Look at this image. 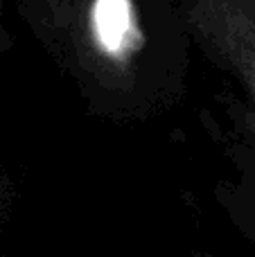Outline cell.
Returning <instances> with one entry per match:
<instances>
[{
	"mask_svg": "<svg viewBox=\"0 0 255 257\" xmlns=\"http://www.w3.org/2000/svg\"><path fill=\"white\" fill-rule=\"evenodd\" d=\"M3 205H5L3 203V187H0V208H3Z\"/></svg>",
	"mask_w": 255,
	"mask_h": 257,
	"instance_id": "cell-5",
	"label": "cell"
},
{
	"mask_svg": "<svg viewBox=\"0 0 255 257\" xmlns=\"http://www.w3.org/2000/svg\"><path fill=\"white\" fill-rule=\"evenodd\" d=\"M246 124H248V133H251L253 142H255V111L253 113H246Z\"/></svg>",
	"mask_w": 255,
	"mask_h": 257,
	"instance_id": "cell-3",
	"label": "cell"
},
{
	"mask_svg": "<svg viewBox=\"0 0 255 257\" xmlns=\"http://www.w3.org/2000/svg\"><path fill=\"white\" fill-rule=\"evenodd\" d=\"M219 199L224 201L230 221L239 228L248 244L255 248V172L244 167L237 181H226L219 187Z\"/></svg>",
	"mask_w": 255,
	"mask_h": 257,
	"instance_id": "cell-2",
	"label": "cell"
},
{
	"mask_svg": "<svg viewBox=\"0 0 255 257\" xmlns=\"http://www.w3.org/2000/svg\"><path fill=\"white\" fill-rule=\"evenodd\" d=\"M7 45V36H5V30H3V0H0V50Z\"/></svg>",
	"mask_w": 255,
	"mask_h": 257,
	"instance_id": "cell-4",
	"label": "cell"
},
{
	"mask_svg": "<svg viewBox=\"0 0 255 257\" xmlns=\"http://www.w3.org/2000/svg\"><path fill=\"white\" fill-rule=\"evenodd\" d=\"M199 32L246 90L255 111V0H192Z\"/></svg>",
	"mask_w": 255,
	"mask_h": 257,
	"instance_id": "cell-1",
	"label": "cell"
}]
</instances>
